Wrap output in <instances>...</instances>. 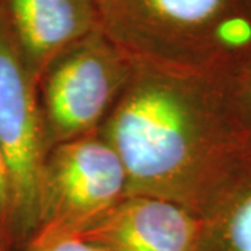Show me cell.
<instances>
[{"label":"cell","instance_id":"obj_1","mask_svg":"<svg viewBox=\"0 0 251 251\" xmlns=\"http://www.w3.org/2000/svg\"><path fill=\"white\" fill-rule=\"evenodd\" d=\"M98 134L125 166L126 196L197 216L251 144L229 116L215 70L138 59Z\"/></svg>","mask_w":251,"mask_h":251},{"label":"cell","instance_id":"obj_2","mask_svg":"<svg viewBox=\"0 0 251 251\" xmlns=\"http://www.w3.org/2000/svg\"><path fill=\"white\" fill-rule=\"evenodd\" d=\"M98 27L138 60L215 70L225 62L221 35L246 13L243 0H94Z\"/></svg>","mask_w":251,"mask_h":251},{"label":"cell","instance_id":"obj_3","mask_svg":"<svg viewBox=\"0 0 251 251\" xmlns=\"http://www.w3.org/2000/svg\"><path fill=\"white\" fill-rule=\"evenodd\" d=\"M131 70L133 57L99 27L63 50L38 84L46 151L97 133Z\"/></svg>","mask_w":251,"mask_h":251},{"label":"cell","instance_id":"obj_4","mask_svg":"<svg viewBox=\"0 0 251 251\" xmlns=\"http://www.w3.org/2000/svg\"><path fill=\"white\" fill-rule=\"evenodd\" d=\"M0 145L13 191L14 246L25 247L39 227V187L48 151L38 82L0 10Z\"/></svg>","mask_w":251,"mask_h":251},{"label":"cell","instance_id":"obj_5","mask_svg":"<svg viewBox=\"0 0 251 251\" xmlns=\"http://www.w3.org/2000/svg\"><path fill=\"white\" fill-rule=\"evenodd\" d=\"M126 184L123 163L98 131L54 145L42 166L35 234L77 233L125 197Z\"/></svg>","mask_w":251,"mask_h":251},{"label":"cell","instance_id":"obj_6","mask_svg":"<svg viewBox=\"0 0 251 251\" xmlns=\"http://www.w3.org/2000/svg\"><path fill=\"white\" fill-rule=\"evenodd\" d=\"M201 218L150 196H125L97 221L69 234L100 251H196Z\"/></svg>","mask_w":251,"mask_h":251},{"label":"cell","instance_id":"obj_7","mask_svg":"<svg viewBox=\"0 0 251 251\" xmlns=\"http://www.w3.org/2000/svg\"><path fill=\"white\" fill-rule=\"evenodd\" d=\"M0 10L32 77L98 27L94 0H0Z\"/></svg>","mask_w":251,"mask_h":251},{"label":"cell","instance_id":"obj_8","mask_svg":"<svg viewBox=\"0 0 251 251\" xmlns=\"http://www.w3.org/2000/svg\"><path fill=\"white\" fill-rule=\"evenodd\" d=\"M200 218L196 251H251V144Z\"/></svg>","mask_w":251,"mask_h":251},{"label":"cell","instance_id":"obj_9","mask_svg":"<svg viewBox=\"0 0 251 251\" xmlns=\"http://www.w3.org/2000/svg\"><path fill=\"white\" fill-rule=\"evenodd\" d=\"M225 106L236 127L251 135V46L215 69Z\"/></svg>","mask_w":251,"mask_h":251},{"label":"cell","instance_id":"obj_10","mask_svg":"<svg viewBox=\"0 0 251 251\" xmlns=\"http://www.w3.org/2000/svg\"><path fill=\"white\" fill-rule=\"evenodd\" d=\"M13 191L7 162L0 145V240L10 250L14 246L13 239Z\"/></svg>","mask_w":251,"mask_h":251},{"label":"cell","instance_id":"obj_11","mask_svg":"<svg viewBox=\"0 0 251 251\" xmlns=\"http://www.w3.org/2000/svg\"><path fill=\"white\" fill-rule=\"evenodd\" d=\"M23 251H100L82 243L73 236L59 234H35L25 244Z\"/></svg>","mask_w":251,"mask_h":251},{"label":"cell","instance_id":"obj_12","mask_svg":"<svg viewBox=\"0 0 251 251\" xmlns=\"http://www.w3.org/2000/svg\"><path fill=\"white\" fill-rule=\"evenodd\" d=\"M243 9L246 14L251 18V0H243Z\"/></svg>","mask_w":251,"mask_h":251},{"label":"cell","instance_id":"obj_13","mask_svg":"<svg viewBox=\"0 0 251 251\" xmlns=\"http://www.w3.org/2000/svg\"><path fill=\"white\" fill-rule=\"evenodd\" d=\"M0 251H9L7 250V247L3 244V242H1V240H0Z\"/></svg>","mask_w":251,"mask_h":251}]
</instances>
